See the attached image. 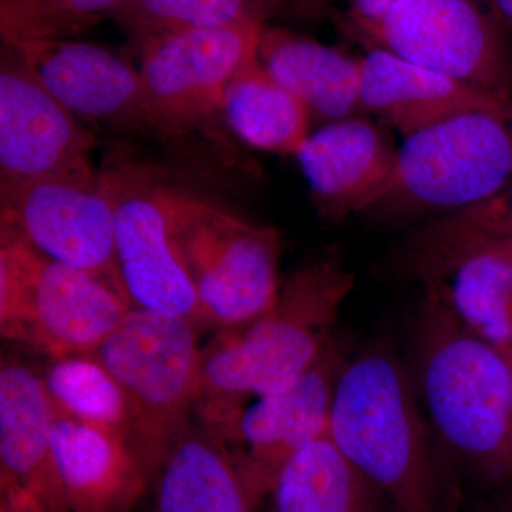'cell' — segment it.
<instances>
[{"label":"cell","mask_w":512,"mask_h":512,"mask_svg":"<svg viewBox=\"0 0 512 512\" xmlns=\"http://www.w3.org/2000/svg\"><path fill=\"white\" fill-rule=\"evenodd\" d=\"M222 119L245 146L286 157L298 154L313 123L305 104L276 82L258 59L228 87Z\"/></svg>","instance_id":"44dd1931"},{"label":"cell","mask_w":512,"mask_h":512,"mask_svg":"<svg viewBox=\"0 0 512 512\" xmlns=\"http://www.w3.org/2000/svg\"><path fill=\"white\" fill-rule=\"evenodd\" d=\"M501 244H512V183L487 200L421 222L413 235L417 258L437 276Z\"/></svg>","instance_id":"cb8c5ba5"},{"label":"cell","mask_w":512,"mask_h":512,"mask_svg":"<svg viewBox=\"0 0 512 512\" xmlns=\"http://www.w3.org/2000/svg\"><path fill=\"white\" fill-rule=\"evenodd\" d=\"M0 512H47L35 495L15 481L0 476Z\"/></svg>","instance_id":"83f0119b"},{"label":"cell","mask_w":512,"mask_h":512,"mask_svg":"<svg viewBox=\"0 0 512 512\" xmlns=\"http://www.w3.org/2000/svg\"><path fill=\"white\" fill-rule=\"evenodd\" d=\"M43 380L50 399L64 412L120 431L128 439L130 419L126 397L109 370L92 355L84 353L50 360Z\"/></svg>","instance_id":"484cf974"},{"label":"cell","mask_w":512,"mask_h":512,"mask_svg":"<svg viewBox=\"0 0 512 512\" xmlns=\"http://www.w3.org/2000/svg\"><path fill=\"white\" fill-rule=\"evenodd\" d=\"M458 319L505 355L511 346L512 244L471 255L441 282Z\"/></svg>","instance_id":"603a6c76"},{"label":"cell","mask_w":512,"mask_h":512,"mask_svg":"<svg viewBox=\"0 0 512 512\" xmlns=\"http://www.w3.org/2000/svg\"><path fill=\"white\" fill-rule=\"evenodd\" d=\"M466 512H512V485L493 490H470Z\"/></svg>","instance_id":"f546056e"},{"label":"cell","mask_w":512,"mask_h":512,"mask_svg":"<svg viewBox=\"0 0 512 512\" xmlns=\"http://www.w3.org/2000/svg\"><path fill=\"white\" fill-rule=\"evenodd\" d=\"M258 60L272 77L305 104L313 123L365 116L360 104L362 56L266 23Z\"/></svg>","instance_id":"d6986e66"},{"label":"cell","mask_w":512,"mask_h":512,"mask_svg":"<svg viewBox=\"0 0 512 512\" xmlns=\"http://www.w3.org/2000/svg\"><path fill=\"white\" fill-rule=\"evenodd\" d=\"M53 407V456L72 511L133 512L151 480L127 437Z\"/></svg>","instance_id":"2e32d148"},{"label":"cell","mask_w":512,"mask_h":512,"mask_svg":"<svg viewBox=\"0 0 512 512\" xmlns=\"http://www.w3.org/2000/svg\"><path fill=\"white\" fill-rule=\"evenodd\" d=\"M500 97L383 50L362 56L363 114L403 138Z\"/></svg>","instance_id":"ac0fdd59"},{"label":"cell","mask_w":512,"mask_h":512,"mask_svg":"<svg viewBox=\"0 0 512 512\" xmlns=\"http://www.w3.org/2000/svg\"><path fill=\"white\" fill-rule=\"evenodd\" d=\"M345 362L343 343L335 338L322 359L282 392L195 404L192 416L228 451L256 501L271 493L295 454L328 433L333 393Z\"/></svg>","instance_id":"9c48e42d"},{"label":"cell","mask_w":512,"mask_h":512,"mask_svg":"<svg viewBox=\"0 0 512 512\" xmlns=\"http://www.w3.org/2000/svg\"><path fill=\"white\" fill-rule=\"evenodd\" d=\"M343 2H345V10L333 13V20L363 23L382 18L400 0H343Z\"/></svg>","instance_id":"f1b7e54d"},{"label":"cell","mask_w":512,"mask_h":512,"mask_svg":"<svg viewBox=\"0 0 512 512\" xmlns=\"http://www.w3.org/2000/svg\"><path fill=\"white\" fill-rule=\"evenodd\" d=\"M130 305L96 276L50 258L0 221V335L50 360L99 348Z\"/></svg>","instance_id":"8992f818"},{"label":"cell","mask_w":512,"mask_h":512,"mask_svg":"<svg viewBox=\"0 0 512 512\" xmlns=\"http://www.w3.org/2000/svg\"><path fill=\"white\" fill-rule=\"evenodd\" d=\"M124 0H0L3 43L63 40L109 19Z\"/></svg>","instance_id":"4316f807"},{"label":"cell","mask_w":512,"mask_h":512,"mask_svg":"<svg viewBox=\"0 0 512 512\" xmlns=\"http://www.w3.org/2000/svg\"><path fill=\"white\" fill-rule=\"evenodd\" d=\"M96 138L15 47L0 55V181L93 173Z\"/></svg>","instance_id":"4fadbf2b"},{"label":"cell","mask_w":512,"mask_h":512,"mask_svg":"<svg viewBox=\"0 0 512 512\" xmlns=\"http://www.w3.org/2000/svg\"><path fill=\"white\" fill-rule=\"evenodd\" d=\"M6 45L25 57L47 89L83 123L140 134L175 151L187 147L154 113L137 67L116 53L70 39Z\"/></svg>","instance_id":"5bb4252c"},{"label":"cell","mask_w":512,"mask_h":512,"mask_svg":"<svg viewBox=\"0 0 512 512\" xmlns=\"http://www.w3.org/2000/svg\"><path fill=\"white\" fill-rule=\"evenodd\" d=\"M114 202V251L131 309H146L208 328L175 254L168 221L173 181L154 165L119 158L100 170Z\"/></svg>","instance_id":"30bf717a"},{"label":"cell","mask_w":512,"mask_h":512,"mask_svg":"<svg viewBox=\"0 0 512 512\" xmlns=\"http://www.w3.org/2000/svg\"><path fill=\"white\" fill-rule=\"evenodd\" d=\"M150 488L151 512H252L256 503L228 451L192 420L165 454Z\"/></svg>","instance_id":"ffe728a7"},{"label":"cell","mask_w":512,"mask_h":512,"mask_svg":"<svg viewBox=\"0 0 512 512\" xmlns=\"http://www.w3.org/2000/svg\"><path fill=\"white\" fill-rule=\"evenodd\" d=\"M508 357L512 360V319H511V346H510V352H508Z\"/></svg>","instance_id":"d6a6232c"},{"label":"cell","mask_w":512,"mask_h":512,"mask_svg":"<svg viewBox=\"0 0 512 512\" xmlns=\"http://www.w3.org/2000/svg\"><path fill=\"white\" fill-rule=\"evenodd\" d=\"M0 221L43 254L101 279L128 303L114 251L113 195L101 171L0 181Z\"/></svg>","instance_id":"7c38bea8"},{"label":"cell","mask_w":512,"mask_h":512,"mask_svg":"<svg viewBox=\"0 0 512 512\" xmlns=\"http://www.w3.org/2000/svg\"><path fill=\"white\" fill-rule=\"evenodd\" d=\"M282 9V0H124L109 19L134 46L165 33L261 23Z\"/></svg>","instance_id":"d4e9b609"},{"label":"cell","mask_w":512,"mask_h":512,"mask_svg":"<svg viewBox=\"0 0 512 512\" xmlns=\"http://www.w3.org/2000/svg\"><path fill=\"white\" fill-rule=\"evenodd\" d=\"M413 377L379 342L340 370L329 437L392 512H448L450 497L431 446Z\"/></svg>","instance_id":"7a4b0ae2"},{"label":"cell","mask_w":512,"mask_h":512,"mask_svg":"<svg viewBox=\"0 0 512 512\" xmlns=\"http://www.w3.org/2000/svg\"><path fill=\"white\" fill-rule=\"evenodd\" d=\"M512 183V96L410 134L392 183L362 215L413 227L493 197Z\"/></svg>","instance_id":"277c9868"},{"label":"cell","mask_w":512,"mask_h":512,"mask_svg":"<svg viewBox=\"0 0 512 512\" xmlns=\"http://www.w3.org/2000/svg\"><path fill=\"white\" fill-rule=\"evenodd\" d=\"M265 25L183 30L136 46L138 72L154 113L188 147L197 131L214 130L222 119L225 93L239 73L258 59Z\"/></svg>","instance_id":"8fae6325"},{"label":"cell","mask_w":512,"mask_h":512,"mask_svg":"<svg viewBox=\"0 0 512 512\" xmlns=\"http://www.w3.org/2000/svg\"><path fill=\"white\" fill-rule=\"evenodd\" d=\"M335 23L366 50L512 96L511 36L488 0H400L373 22Z\"/></svg>","instance_id":"ba28073f"},{"label":"cell","mask_w":512,"mask_h":512,"mask_svg":"<svg viewBox=\"0 0 512 512\" xmlns=\"http://www.w3.org/2000/svg\"><path fill=\"white\" fill-rule=\"evenodd\" d=\"M333 0H282V9L293 20L301 23H318L332 13Z\"/></svg>","instance_id":"4dcf8cb0"},{"label":"cell","mask_w":512,"mask_h":512,"mask_svg":"<svg viewBox=\"0 0 512 512\" xmlns=\"http://www.w3.org/2000/svg\"><path fill=\"white\" fill-rule=\"evenodd\" d=\"M353 286L338 255L296 269L271 308L218 330L202 346L195 404L266 396L298 382L335 340L336 320Z\"/></svg>","instance_id":"3957f363"},{"label":"cell","mask_w":512,"mask_h":512,"mask_svg":"<svg viewBox=\"0 0 512 512\" xmlns=\"http://www.w3.org/2000/svg\"><path fill=\"white\" fill-rule=\"evenodd\" d=\"M198 332L188 320L133 308L89 353L123 390L128 440L150 480L194 414L201 356Z\"/></svg>","instance_id":"52a82bcc"},{"label":"cell","mask_w":512,"mask_h":512,"mask_svg":"<svg viewBox=\"0 0 512 512\" xmlns=\"http://www.w3.org/2000/svg\"><path fill=\"white\" fill-rule=\"evenodd\" d=\"M171 242L197 293L208 328L241 325L274 305L282 239L224 202L173 183Z\"/></svg>","instance_id":"5b68a950"},{"label":"cell","mask_w":512,"mask_h":512,"mask_svg":"<svg viewBox=\"0 0 512 512\" xmlns=\"http://www.w3.org/2000/svg\"><path fill=\"white\" fill-rule=\"evenodd\" d=\"M392 130L369 116L323 124L295 156L320 218L363 214L392 183L399 161Z\"/></svg>","instance_id":"9a60e30c"},{"label":"cell","mask_w":512,"mask_h":512,"mask_svg":"<svg viewBox=\"0 0 512 512\" xmlns=\"http://www.w3.org/2000/svg\"><path fill=\"white\" fill-rule=\"evenodd\" d=\"M414 386L431 430L470 490L512 485V362L458 319L440 285L423 288Z\"/></svg>","instance_id":"6da1fadb"},{"label":"cell","mask_w":512,"mask_h":512,"mask_svg":"<svg viewBox=\"0 0 512 512\" xmlns=\"http://www.w3.org/2000/svg\"><path fill=\"white\" fill-rule=\"evenodd\" d=\"M488 2L512 39V0H488Z\"/></svg>","instance_id":"1f68e13d"},{"label":"cell","mask_w":512,"mask_h":512,"mask_svg":"<svg viewBox=\"0 0 512 512\" xmlns=\"http://www.w3.org/2000/svg\"><path fill=\"white\" fill-rule=\"evenodd\" d=\"M55 420L43 376L19 360L0 367V476L35 495L47 512H73L57 474Z\"/></svg>","instance_id":"e0dca14e"},{"label":"cell","mask_w":512,"mask_h":512,"mask_svg":"<svg viewBox=\"0 0 512 512\" xmlns=\"http://www.w3.org/2000/svg\"><path fill=\"white\" fill-rule=\"evenodd\" d=\"M271 494L274 512H383L382 498L329 433L285 464Z\"/></svg>","instance_id":"7402d4cb"},{"label":"cell","mask_w":512,"mask_h":512,"mask_svg":"<svg viewBox=\"0 0 512 512\" xmlns=\"http://www.w3.org/2000/svg\"><path fill=\"white\" fill-rule=\"evenodd\" d=\"M511 362H512V360H511Z\"/></svg>","instance_id":"836d02e7"}]
</instances>
